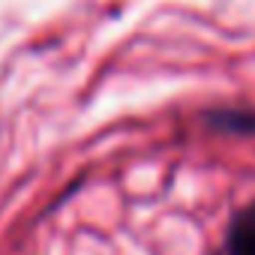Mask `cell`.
Instances as JSON below:
<instances>
[{"label":"cell","instance_id":"obj_1","mask_svg":"<svg viewBox=\"0 0 255 255\" xmlns=\"http://www.w3.org/2000/svg\"><path fill=\"white\" fill-rule=\"evenodd\" d=\"M225 240V255H255V204L234 213Z\"/></svg>","mask_w":255,"mask_h":255},{"label":"cell","instance_id":"obj_2","mask_svg":"<svg viewBox=\"0 0 255 255\" xmlns=\"http://www.w3.org/2000/svg\"><path fill=\"white\" fill-rule=\"evenodd\" d=\"M204 123L228 135H255V108H213L204 114Z\"/></svg>","mask_w":255,"mask_h":255}]
</instances>
